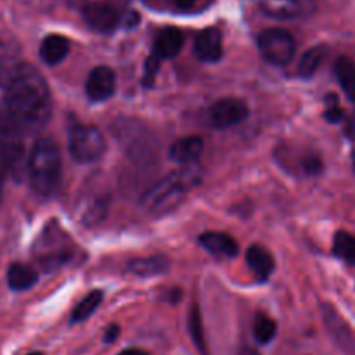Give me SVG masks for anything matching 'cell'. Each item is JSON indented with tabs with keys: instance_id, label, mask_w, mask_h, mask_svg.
Wrapping results in <instances>:
<instances>
[{
	"instance_id": "obj_1",
	"label": "cell",
	"mask_w": 355,
	"mask_h": 355,
	"mask_svg": "<svg viewBox=\"0 0 355 355\" xmlns=\"http://www.w3.org/2000/svg\"><path fill=\"white\" fill-rule=\"evenodd\" d=\"M2 110L28 134H37L47 125L52 113V97L44 75L24 64L6 89Z\"/></svg>"
},
{
	"instance_id": "obj_2",
	"label": "cell",
	"mask_w": 355,
	"mask_h": 355,
	"mask_svg": "<svg viewBox=\"0 0 355 355\" xmlns=\"http://www.w3.org/2000/svg\"><path fill=\"white\" fill-rule=\"evenodd\" d=\"M200 177L201 172L196 165L182 166L180 170L168 173L159 179L155 186L149 187L148 193L142 196V207L149 214L155 215L173 210L186 198V194L200 182Z\"/></svg>"
},
{
	"instance_id": "obj_3",
	"label": "cell",
	"mask_w": 355,
	"mask_h": 355,
	"mask_svg": "<svg viewBox=\"0 0 355 355\" xmlns=\"http://www.w3.org/2000/svg\"><path fill=\"white\" fill-rule=\"evenodd\" d=\"M30 186L38 196L49 198L61 184V153L51 139H38L26 163Z\"/></svg>"
},
{
	"instance_id": "obj_4",
	"label": "cell",
	"mask_w": 355,
	"mask_h": 355,
	"mask_svg": "<svg viewBox=\"0 0 355 355\" xmlns=\"http://www.w3.org/2000/svg\"><path fill=\"white\" fill-rule=\"evenodd\" d=\"M24 132L10 120L9 114L0 107V156L6 163L7 173L14 180L26 175V151H24Z\"/></svg>"
},
{
	"instance_id": "obj_5",
	"label": "cell",
	"mask_w": 355,
	"mask_h": 355,
	"mask_svg": "<svg viewBox=\"0 0 355 355\" xmlns=\"http://www.w3.org/2000/svg\"><path fill=\"white\" fill-rule=\"evenodd\" d=\"M106 151V137L94 125H75L69 130V153L83 165L96 163Z\"/></svg>"
},
{
	"instance_id": "obj_6",
	"label": "cell",
	"mask_w": 355,
	"mask_h": 355,
	"mask_svg": "<svg viewBox=\"0 0 355 355\" xmlns=\"http://www.w3.org/2000/svg\"><path fill=\"white\" fill-rule=\"evenodd\" d=\"M259 49L266 61L276 66H286L293 59L297 44L290 31L279 30V28H270L260 33Z\"/></svg>"
},
{
	"instance_id": "obj_7",
	"label": "cell",
	"mask_w": 355,
	"mask_h": 355,
	"mask_svg": "<svg viewBox=\"0 0 355 355\" xmlns=\"http://www.w3.org/2000/svg\"><path fill=\"white\" fill-rule=\"evenodd\" d=\"M266 16L279 21L304 19L314 14L315 0H255Z\"/></svg>"
},
{
	"instance_id": "obj_8",
	"label": "cell",
	"mask_w": 355,
	"mask_h": 355,
	"mask_svg": "<svg viewBox=\"0 0 355 355\" xmlns=\"http://www.w3.org/2000/svg\"><path fill=\"white\" fill-rule=\"evenodd\" d=\"M23 66L21 45L14 38H0V87L3 90L10 85Z\"/></svg>"
},
{
	"instance_id": "obj_9",
	"label": "cell",
	"mask_w": 355,
	"mask_h": 355,
	"mask_svg": "<svg viewBox=\"0 0 355 355\" xmlns=\"http://www.w3.org/2000/svg\"><path fill=\"white\" fill-rule=\"evenodd\" d=\"M248 116V106L245 101L236 97H225L215 103L210 110L211 123L218 128H227L239 123Z\"/></svg>"
},
{
	"instance_id": "obj_10",
	"label": "cell",
	"mask_w": 355,
	"mask_h": 355,
	"mask_svg": "<svg viewBox=\"0 0 355 355\" xmlns=\"http://www.w3.org/2000/svg\"><path fill=\"white\" fill-rule=\"evenodd\" d=\"M114 87H116V75L107 66H97V68H94L85 83L87 96L94 103L110 99L114 92Z\"/></svg>"
},
{
	"instance_id": "obj_11",
	"label": "cell",
	"mask_w": 355,
	"mask_h": 355,
	"mask_svg": "<svg viewBox=\"0 0 355 355\" xmlns=\"http://www.w3.org/2000/svg\"><path fill=\"white\" fill-rule=\"evenodd\" d=\"M82 14L87 24L90 28H94L96 31H101V33L113 31L118 26V23H120V14H118V10L113 6L104 2L87 3L83 7Z\"/></svg>"
},
{
	"instance_id": "obj_12",
	"label": "cell",
	"mask_w": 355,
	"mask_h": 355,
	"mask_svg": "<svg viewBox=\"0 0 355 355\" xmlns=\"http://www.w3.org/2000/svg\"><path fill=\"white\" fill-rule=\"evenodd\" d=\"M203 139L196 137V135H189V137H182L173 142L168 156L177 165H194L200 159V156L203 155Z\"/></svg>"
},
{
	"instance_id": "obj_13",
	"label": "cell",
	"mask_w": 355,
	"mask_h": 355,
	"mask_svg": "<svg viewBox=\"0 0 355 355\" xmlns=\"http://www.w3.org/2000/svg\"><path fill=\"white\" fill-rule=\"evenodd\" d=\"M222 33L217 28H207L194 40V54L207 62H215L222 58Z\"/></svg>"
},
{
	"instance_id": "obj_14",
	"label": "cell",
	"mask_w": 355,
	"mask_h": 355,
	"mask_svg": "<svg viewBox=\"0 0 355 355\" xmlns=\"http://www.w3.org/2000/svg\"><path fill=\"white\" fill-rule=\"evenodd\" d=\"M322 315H324L326 328H328L333 340H335L343 350H347V352L354 350V336L352 333H350L347 322L342 319V315H340L331 305H324V307H322Z\"/></svg>"
},
{
	"instance_id": "obj_15",
	"label": "cell",
	"mask_w": 355,
	"mask_h": 355,
	"mask_svg": "<svg viewBox=\"0 0 355 355\" xmlns=\"http://www.w3.org/2000/svg\"><path fill=\"white\" fill-rule=\"evenodd\" d=\"M200 243L207 252L220 259H232L238 255V243L234 238L224 234V232H205L201 234Z\"/></svg>"
},
{
	"instance_id": "obj_16",
	"label": "cell",
	"mask_w": 355,
	"mask_h": 355,
	"mask_svg": "<svg viewBox=\"0 0 355 355\" xmlns=\"http://www.w3.org/2000/svg\"><path fill=\"white\" fill-rule=\"evenodd\" d=\"M184 45V35L182 31L177 28H165L158 33L155 40V52L153 54L158 55L159 59H170L175 58L180 52Z\"/></svg>"
},
{
	"instance_id": "obj_17",
	"label": "cell",
	"mask_w": 355,
	"mask_h": 355,
	"mask_svg": "<svg viewBox=\"0 0 355 355\" xmlns=\"http://www.w3.org/2000/svg\"><path fill=\"white\" fill-rule=\"evenodd\" d=\"M107 214V201L103 194H90L82 201L80 207V218L85 225L92 227V225L101 224Z\"/></svg>"
},
{
	"instance_id": "obj_18",
	"label": "cell",
	"mask_w": 355,
	"mask_h": 355,
	"mask_svg": "<svg viewBox=\"0 0 355 355\" xmlns=\"http://www.w3.org/2000/svg\"><path fill=\"white\" fill-rule=\"evenodd\" d=\"M69 52V40L62 35H49L40 45V55L47 64H59Z\"/></svg>"
},
{
	"instance_id": "obj_19",
	"label": "cell",
	"mask_w": 355,
	"mask_h": 355,
	"mask_svg": "<svg viewBox=\"0 0 355 355\" xmlns=\"http://www.w3.org/2000/svg\"><path fill=\"white\" fill-rule=\"evenodd\" d=\"M128 272L137 277H153L163 274L168 269V260L162 255L148 257V259H135L128 263Z\"/></svg>"
},
{
	"instance_id": "obj_20",
	"label": "cell",
	"mask_w": 355,
	"mask_h": 355,
	"mask_svg": "<svg viewBox=\"0 0 355 355\" xmlns=\"http://www.w3.org/2000/svg\"><path fill=\"white\" fill-rule=\"evenodd\" d=\"M246 262L248 267L260 277V279H267L270 272L274 270V259L263 246L253 245L252 248L246 252Z\"/></svg>"
},
{
	"instance_id": "obj_21",
	"label": "cell",
	"mask_w": 355,
	"mask_h": 355,
	"mask_svg": "<svg viewBox=\"0 0 355 355\" xmlns=\"http://www.w3.org/2000/svg\"><path fill=\"white\" fill-rule=\"evenodd\" d=\"M38 274L37 270L31 269L24 263H12L7 270V283L14 291H23L37 284Z\"/></svg>"
},
{
	"instance_id": "obj_22",
	"label": "cell",
	"mask_w": 355,
	"mask_h": 355,
	"mask_svg": "<svg viewBox=\"0 0 355 355\" xmlns=\"http://www.w3.org/2000/svg\"><path fill=\"white\" fill-rule=\"evenodd\" d=\"M335 73L347 96L355 101V62L347 55H342L335 62Z\"/></svg>"
},
{
	"instance_id": "obj_23",
	"label": "cell",
	"mask_w": 355,
	"mask_h": 355,
	"mask_svg": "<svg viewBox=\"0 0 355 355\" xmlns=\"http://www.w3.org/2000/svg\"><path fill=\"white\" fill-rule=\"evenodd\" d=\"M103 297H104L103 291H99V290L90 291L87 297H83L82 300L76 304V307L73 309L71 322H82V321H85V319H89L90 315L97 311L99 304L103 302Z\"/></svg>"
},
{
	"instance_id": "obj_24",
	"label": "cell",
	"mask_w": 355,
	"mask_h": 355,
	"mask_svg": "<svg viewBox=\"0 0 355 355\" xmlns=\"http://www.w3.org/2000/svg\"><path fill=\"white\" fill-rule=\"evenodd\" d=\"M326 55V47L324 45H318V47H312L302 55L300 62H298V75L302 78H311L318 68L321 66L322 59Z\"/></svg>"
},
{
	"instance_id": "obj_25",
	"label": "cell",
	"mask_w": 355,
	"mask_h": 355,
	"mask_svg": "<svg viewBox=\"0 0 355 355\" xmlns=\"http://www.w3.org/2000/svg\"><path fill=\"white\" fill-rule=\"evenodd\" d=\"M333 252L338 259L355 266V236L345 231L336 232L335 241H333Z\"/></svg>"
},
{
	"instance_id": "obj_26",
	"label": "cell",
	"mask_w": 355,
	"mask_h": 355,
	"mask_svg": "<svg viewBox=\"0 0 355 355\" xmlns=\"http://www.w3.org/2000/svg\"><path fill=\"white\" fill-rule=\"evenodd\" d=\"M276 329H277L276 322H274L270 318H267V315H259V318L255 319L253 333H255L257 342L262 343V345L272 342V338L276 336Z\"/></svg>"
},
{
	"instance_id": "obj_27",
	"label": "cell",
	"mask_w": 355,
	"mask_h": 355,
	"mask_svg": "<svg viewBox=\"0 0 355 355\" xmlns=\"http://www.w3.org/2000/svg\"><path fill=\"white\" fill-rule=\"evenodd\" d=\"M189 333L193 338L194 345L200 350L201 354L207 352V345H205V331H203V322H201V315L198 307H193L189 312Z\"/></svg>"
},
{
	"instance_id": "obj_28",
	"label": "cell",
	"mask_w": 355,
	"mask_h": 355,
	"mask_svg": "<svg viewBox=\"0 0 355 355\" xmlns=\"http://www.w3.org/2000/svg\"><path fill=\"white\" fill-rule=\"evenodd\" d=\"M159 61L162 59L158 58V55L153 54L151 58L146 61V68H144V85H151L153 80H155L156 73H158V68H159Z\"/></svg>"
},
{
	"instance_id": "obj_29",
	"label": "cell",
	"mask_w": 355,
	"mask_h": 355,
	"mask_svg": "<svg viewBox=\"0 0 355 355\" xmlns=\"http://www.w3.org/2000/svg\"><path fill=\"white\" fill-rule=\"evenodd\" d=\"M324 118L329 121V123H338V121L343 118V110L338 106V104H336V99L333 101L331 106H329L328 110H326Z\"/></svg>"
},
{
	"instance_id": "obj_30",
	"label": "cell",
	"mask_w": 355,
	"mask_h": 355,
	"mask_svg": "<svg viewBox=\"0 0 355 355\" xmlns=\"http://www.w3.org/2000/svg\"><path fill=\"white\" fill-rule=\"evenodd\" d=\"M120 21L125 26H135L139 23V14L134 12V10H127L123 16H120Z\"/></svg>"
},
{
	"instance_id": "obj_31",
	"label": "cell",
	"mask_w": 355,
	"mask_h": 355,
	"mask_svg": "<svg viewBox=\"0 0 355 355\" xmlns=\"http://www.w3.org/2000/svg\"><path fill=\"white\" fill-rule=\"evenodd\" d=\"M345 134L349 135L350 139H354L355 141V113L352 114V116L347 120V125H345Z\"/></svg>"
},
{
	"instance_id": "obj_32",
	"label": "cell",
	"mask_w": 355,
	"mask_h": 355,
	"mask_svg": "<svg viewBox=\"0 0 355 355\" xmlns=\"http://www.w3.org/2000/svg\"><path fill=\"white\" fill-rule=\"evenodd\" d=\"M7 175V168H6V163H3L2 156H0V198H2V189H3V180H6Z\"/></svg>"
},
{
	"instance_id": "obj_33",
	"label": "cell",
	"mask_w": 355,
	"mask_h": 355,
	"mask_svg": "<svg viewBox=\"0 0 355 355\" xmlns=\"http://www.w3.org/2000/svg\"><path fill=\"white\" fill-rule=\"evenodd\" d=\"M118 333H120V328H118V326H111L110 329H106V342H113L118 336Z\"/></svg>"
},
{
	"instance_id": "obj_34",
	"label": "cell",
	"mask_w": 355,
	"mask_h": 355,
	"mask_svg": "<svg viewBox=\"0 0 355 355\" xmlns=\"http://www.w3.org/2000/svg\"><path fill=\"white\" fill-rule=\"evenodd\" d=\"M175 3L180 9H191L196 3V0H175Z\"/></svg>"
},
{
	"instance_id": "obj_35",
	"label": "cell",
	"mask_w": 355,
	"mask_h": 355,
	"mask_svg": "<svg viewBox=\"0 0 355 355\" xmlns=\"http://www.w3.org/2000/svg\"><path fill=\"white\" fill-rule=\"evenodd\" d=\"M120 355H148L144 350H139V349H128L125 352H121Z\"/></svg>"
},
{
	"instance_id": "obj_36",
	"label": "cell",
	"mask_w": 355,
	"mask_h": 355,
	"mask_svg": "<svg viewBox=\"0 0 355 355\" xmlns=\"http://www.w3.org/2000/svg\"><path fill=\"white\" fill-rule=\"evenodd\" d=\"M239 355H260V354L253 349H243L241 352H239Z\"/></svg>"
},
{
	"instance_id": "obj_37",
	"label": "cell",
	"mask_w": 355,
	"mask_h": 355,
	"mask_svg": "<svg viewBox=\"0 0 355 355\" xmlns=\"http://www.w3.org/2000/svg\"><path fill=\"white\" fill-rule=\"evenodd\" d=\"M28 355H44V354H40V352H31V354H28Z\"/></svg>"
},
{
	"instance_id": "obj_38",
	"label": "cell",
	"mask_w": 355,
	"mask_h": 355,
	"mask_svg": "<svg viewBox=\"0 0 355 355\" xmlns=\"http://www.w3.org/2000/svg\"><path fill=\"white\" fill-rule=\"evenodd\" d=\"M352 159H354V170H355V153H354V158Z\"/></svg>"
}]
</instances>
